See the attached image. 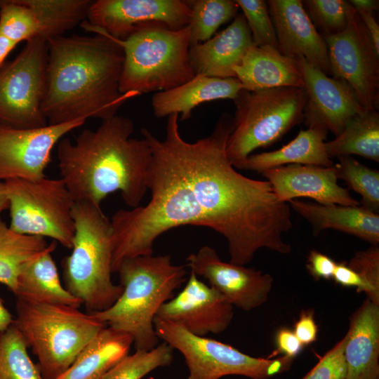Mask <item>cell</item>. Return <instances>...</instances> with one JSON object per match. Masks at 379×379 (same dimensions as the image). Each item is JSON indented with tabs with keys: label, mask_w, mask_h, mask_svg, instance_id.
<instances>
[{
	"label": "cell",
	"mask_w": 379,
	"mask_h": 379,
	"mask_svg": "<svg viewBox=\"0 0 379 379\" xmlns=\"http://www.w3.org/2000/svg\"><path fill=\"white\" fill-rule=\"evenodd\" d=\"M234 118L225 112L212 133L194 142L182 138L178 115L168 117L165 138L141 134L152 150L145 206L112 215V271L126 258L153 255L156 239L182 225L214 230L227 241L230 262L246 265L261 248L291 252L284 234L292 228L291 208L267 180L239 173L226 154Z\"/></svg>",
	"instance_id": "1"
},
{
	"label": "cell",
	"mask_w": 379,
	"mask_h": 379,
	"mask_svg": "<svg viewBox=\"0 0 379 379\" xmlns=\"http://www.w3.org/2000/svg\"><path fill=\"white\" fill-rule=\"evenodd\" d=\"M47 44L41 110L48 125L88 118L103 121L133 98L119 91L124 53L117 39L103 34L62 35Z\"/></svg>",
	"instance_id": "2"
},
{
	"label": "cell",
	"mask_w": 379,
	"mask_h": 379,
	"mask_svg": "<svg viewBox=\"0 0 379 379\" xmlns=\"http://www.w3.org/2000/svg\"><path fill=\"white\" fill-rule=\"evenodd\" d=\"M133 121L115 115L95 130L84 129L72 142L58 143L60 178L75 201L100 206L109 194L120 192L128 206H140L147 191L151 147L142 138H132Z\"/></svg>",
	"instance_id": "3"
},
{
	"label": "cell",
	"mask_w": 379,
	"mask_h": 379,
	"mask_svg": "<svg viewBox=\"0 0 379 379\" xmlns=\"http://www.w3.org/2000/svg\"><path fill=\"white\" fill-rule=\"evenodd\" d=\"M123 291L108 309L91 313L107 326L129 335L136 350H149L159 340L154 320L161 306L185 282L187 270L171 262L169 255H141L119 265Z\"/></svg>",
	"instance_id": "4"
},
{
	"label": "cell",
	"mask_w": 379,
	"mask_h": 379,
	"mask_svg": "<svg viewBox=\"0 0 379 379\" xmlns=\"http://www.w3.org/2000/svg\"><path fill=\"white\" fill-rule=\"evenodd\" d=\"M72 218V253L62 262L64 286L88 313L104 311L123 291L112 280L111 222L100 206L87 201H75Z\"/></svg>",
	"instance_id": "5"
},
{
	"label": "cell",
	"mask_w": 379,
	"mask_h": 379,
	"mask_svg": "<svg viewBox=\"0 0 379 379\" xmlns=\"http://www.w3.org/2000/svg\"><path fill=\"white\" fill-rule=\"evenodd\" d=\"M13 324L37 357L46 379H56L106 326L79 308L17 298Z\"/></svg>",
	"instance_id": "6"
},
{
	"label": "cell",
	"mask_w": 379,
	"mask_h": 379,
	"mask_svg": "<svg viewBox=\"0 0 379 379\" xmlns=\"http://www.w3.org/2000/svg\"><path fill=\"white\" fill-rule=\"evenodd\" d=\"M119 91L132 98L170 90L195 75L188 58V26L171 29L160 24L145 25L124 40Z\"/></svg>",
	"instance_id": "7"
},
{
	"label": "cell",
	"mask_w": 379,
	"mask_h": 379,
	"mask_svg": "<svg viewBox=\"0 0 379 379\" xmlns=\"http://www.w3.org/2000/svg\"><path fill=\"white\" fill-rule=\"evenodd\" d=\"M307 96L303 87L242 89L233 100V129L226 145L232 165L243 169L249 155L267 148L303 121Z\"/></svg>",
	"instance_id": "8"
},
{
	"label": "cell",
	"mask_w": 379,
	"mask_h": 379,
	"mask_svg": "<svg viewBox=\"0 0 379 379\" xmlns=\"http://www.w3.org/2000/svg\"><path fill=\"white\" fill-rule=\"evenodd\" d=\"M10 229L20 234L48 237L71 249L75 203L63 180L13 178L4 181Z\"/></svg>",
	"instance_id": "9"
},
{
	"label": "cell",
	"mask_w": 379,
	"mask_h": 379,
	"mask_svg": "<svg viewBox=\"0 0 379 379\" xmlns=\"http://www.w3.org/2000/svg\"><path fill=\"white\" fill-rule=\"evenodd\" d=\"M159 340L178 350L188 368L187 379H220L237 375L267 379L286 370L291 359H269L246 354L234 347L206 336L191 333L172 322L154 318Z\"/></svg>",
	"instance_id": "10"
},
{
	"label": "cell",
	"mask_w": 379,
	"mask_h": 379,
	"mask_svg": "<svg viewBox=\"0 0 379 379\" xmlns=\"http://www.w3.org/2000/svg\"><path fill=\"white\" fill-rule=\"evenodd\" d=\"M47 40L26 41L19 54L0 68V122L18 128L46 126L41 110L46 91Z\"/></svg>",
	"instance_id": "11"
},
{
	"label": "cell",
	"mask_w": 379,
	"mask_h": 379,
	"mask_svg": "<svg viewBox=\"0 0 379 379\" xmlns=\"http://www.w3.org/2000/svg\"><path fill=\"white\" fill-rule=\"evenodd\" d=\"M323 38L327 46L331 75L347 83L366 109L378 110L379 53L352 6L345 30Z\"/></svg>",
	"instance_id": "12"
},
{
	"label": "cell",
	"mask_w": 379,
	"mask_h": 379,
	"mask_svg": "<svg viewBox=\"0 0 379 379\" xmlns=\"http://www.w3.org/2000/svg\"><path fill=\"white\" fill-rule=\"evenodd\" d=\"M190 14L184 0H97L92 1L81 25L95 34L122 41L150 24L180 29L188 25Z\"/></svg>",
	"instance_id": "13"
},
{
	"label": "cell",
	"mask_w": 379,
	"mask_h": 379,
	"mask_svg": "<svg viewBox=\"0 0 379 379\" xmlns=\"http://www.w3.org/2000/svg\"><path fill=\"white\" fill-rule=\"evenodd\" d=\"M86 121L79 119L34 128H18L0 122V180L46 177L44 172L54 147Z\"/></svg>",
	"instance_id": "14"
},
{
	"label": "cell",
	"mask_w": 379,
	"mask_h": 379,
	"mask_svg": "<svg viewBox=\"0 0 379 379\" xmlns=\"http://www.w3.org/2000/svg\"><path fill=\"white\" fill-rule=\"evenodd\" d=\"M187 266L206 279L234 307L250 311L267 300L274 279L267 273L222 261L217 251L204 246L187 258Z\"/></svg>",
	"instance_id": "15"
},
{
	"label": "cell",
	"mask_w": 379,
	"mask_h": 379,
	"mask_svg": "<svg viewBox=\"0 0 379 379\" xmlns=\"http://www.w3.org/2000/svg\"><path fill=\"white\" fill-rule=\"evenodd\" d=\"M296 58L307 96L303 121L308 128L338 135L352 118L367 109L344 81L329 77L303 58Z\"/></svg>",
	"instance_id": "16"
},
{
	"label": "cell",
	"mask_w": 379,
	"mask_h": 379,
	"mask_svg": "<svg viewBox=\"0 0 379 379\" xmlns=\"http://www.w3.org/2000/svg\"><path fill=\"white\" fill-rule=\"evenodd\" d=\"M233 306L215 288L190 271L185 287L164 303L156 317L178 324L192 334H218L230 326Z\"/></svg>",
	"instance_id": "17"
},
{
	"label": "cell",
	"mask_w": 379,
	"mask_h": 379,
	"mask_svg": "<svg viewBox=\"0 0 379 379\" xmlns=\"http://www.w3.org/2000/svg\"><path fill=\"white\" fill-rule=\"evenodd\" d=\"M267 4L279 50L289 57L303 58L331 75L326 44L307 15L302 1L270 0Z\"/></svg>",
	"instance_id": "18"
},
{
	"label": "cell",
	"mask_w": 379,
	"mask_h": 379,
	"mask_svg": "<svg viewBox=\"0 0 379 379\" xmlns=\"http://www.w3.org/2000/svg\"><path fill=\"white\" fill-rule=\"evenodd\" d=\"M277 197L281 201L299 197L312 199L323 205L359 206L348 190L338 184L333 166L288 164L264 171Z\"/></svg>",
	"instance_id": "19"
},
{
	"label": "cell",
	"mask_w": 379,
	"mask_h": 379,
	"mask_svg": "<svg viewBox=\"0 0 379 379\" xmlns=\"http://www.w3.org/2000/svg\"><path fill=\"white\" fill-rule=\"evenodd\" d=\"M254 45L251 30L241 13L224 30L205 42L190 46L188 58L194 75L235 77L234 68Z\"/></svg>",
	"instance_id": "20"
},
{
	"label": "cell",
	"mask_w": 379,
	"mask_h": 379,
	"mask_svg": "<svg viewBox=\"0 0 379 379\" xmlns=\"http://www.w3.org/2000/svg\"><path fill=\"white\" fill-rule=\"evenodd\" d=\"M234 72L244 89L250 91L304 85L297 58L271 46L249 48Z\"/></svg>",
	"instance_id": "21"
},
{
	"label": "cell",
	"mask_w": 379,
	"mask_h": 379,
	"mask_svg": "<svg viewBox=\"0 0 379 379\" xmlns=\"http://www.w3.org/2000/svg\"><path fill=\"white\" fill-rule=\"evenodd\" d=\"M242 89V84L236 77L195 75L183 84L154 93L152 98L153 113L158 118L180 114V120L185 121L198 105L217 100H233Z\"/></svg>",
	"instance_id": "22"
},
{
	"label": "cell",
	"mask_w": 379,
	"mask_h": 379,
	"mask_svg": "<svg viewBox=\"0 0 379 379\" xmlns=\"http://www.w3.org/2000/svg\"><path fill=\"white\" fill-rule=\"evenodd\" d=\"M346 335L345 379L379 378V305L367 298L353 314Z\"/></svg>",
	"instance_id": "23"
},
{
	"label": "cell",
	"mask_w": 379,
	"mask_h": 379,
	"mask_svg": "<svg viewBox=\"0 0 379 379\" xmlns=\"http://www.w3.org/2000/svg\"><path fill=\"white\" fill-rule=\"evenodd\" d=\"M288 204L311 225L314 235L331 229L378 245L379 215L361 206L323 205L297 199Z\"/></svg>",
	"instance_id": "24"
},
{
	"label": "cell",
	"mask_w": 379,
	"mask_h": 379,
	"mask_svg": "<svg viewBox=\"0 0 379 379\" xmlns=\"http://www.w3.org/2000/svg\"><path fill=\"white\" fill-rule=\"evenodd\" d=\"M56 244L52 241L45 251L23 265L14 294L17 298L29 302L79 308L82 305L81 300L72 295L61 283L51 254Z\"/></svg>",
	"instance_id": "25"
},
{
	"label": "cell",
	"mask_w": 379,
	"mask_h": 379,
	"mask_svg": "<svg viewBox=\"0 0 379 379\" xmlns=\"http://www.w3.org/2000/svg\"><path fill=\"white\" fill-rule=\"evenodd\" d=\"M133 343L129 335L105 326L84 347L68 369L56 379H102L128 354Z\"/></svg>",
	"instance_id": "26"
},
{
	"label": "cell",
	"mask_w": 379,
	"mask_h": 379,
	"mask_svg": "<svg viewBox=\"0 0 379 379\" xmlns=\"http://www.w3.org/2000/svg\"><path fill=\"white\" fill-rule=\"evenodd\" d=\"M327 134L319 128L300 130L294 139L278 149L249 155L243 169L262 173L288 164L333 166L325 148Z\"/></svg>",
	"instance_id": "27"
},
{
	"label": "cell",
	"mask_w": 379,
	"mask_h": 379,
	"mask_svg": "<svg viewBox=\"0 0 379 379\" xmlns=\"http://www.w3.org/2000/svg\"><path fill=\"white\" fill-rule=\"evenodd\" d=\"M330 159L353 154L379 162V113L366 110L352 118L343 131L325 142Z\"/></svg>",
	"instance_id": "28"
},
{
	"label": "cell",
	"mask_w": 379,
	"mask_h": 379,
	"mask_svg": "<svg viewBox=\"0 0 379 379\" xmlns=\"http://www.w3.org/2000/svg\"><path fill=\"white\" fill-rule=\"evenodd\" d=\"M44 237L18 234L0 217V283L15 293L23 265L49 246Z\"/></svg>",
	"instance_id": "29"
},
{
	"label": "cell",
	"mask_w": 379,
	"mask_h": 379,
	"mask_svg": "<svg viewBox=\"0 0 379 379\" xmlns=\"http://www.w3.org/2000/svg\"><path fill=\"white\" fill-rule=\"evenodd\" d=\"M191 14L188 24L190 46L214 36L218 29L235 18L239 6L232 0L187 1Z\"/></svg>",
	"instance_id": "30"
},
{
	"label": "cell",
	"mask_w": 379,
	"mask_h": 379,
	"mask_svg": "<svg viewBox=\"0 0 379 379\" xmlns=\"http://www.w3.org/2000/svg\"><path fill=\"white\" fill-rule=\"evenodd\" d=\"M27 348L13 324L0 332V379H46L29 357Z\"/></svg>",
	"instance_id": "31"
},
{
	"label": "cell",
	"mask_w": 379,
	"mask_h": 379,
	"mask_svg": "<svg viewBox=\"0 0 379 379\" xmlns=\"http://www.w3.org/2000/svg\"><path fill=\"white\" fill-rule=\"evenodd\" d=\"M337 158L338 163L334 164L337 178L344 180L350 189L361 195V206L378 214L379 171L364 165L352 156Z\"/></svg>",
	"instance_id": "32"
},
{
	"label": "cell",
	"mask_w": 379,
	"mask_h": 379,
	"mask_svg": "<svg viewBox=\"0 0 379 379\" xmlns=\"http://www.w3.org/2000/svg\"><path fill=\"white\" fill-rule=\"evenodd\" d=\"M173 349L165 343L152 350H136L114 365L102 379H141L154 369L170 365Z\"/></svg>",
	"instance_id": "33"
},
{
	"label": "cell",
	"mask_w": 379,
	"mask_h": 379,
	"mask_svg": "<svg viewBox=\"0 0 379 379\" xmlns=\"http://www.w3.org/2000/svg\"><path fill=\"white\" fill-rule=\"evenodd\" d=\"M302 6L322 36L339 34L346 28L352 6L345 0H305Z\"/></svg>",
	"instance_id": "34"
},
{
	"label": "cell",
	"mask_w": 379,
	"mask_h": 379,
	"mask_svg": "<svg viewBox=\"0 0 379 379\" xmlns=\"http://www.w3.org/2000/svg\"><path fill=\"white\" fill-rule=\"evenodd\" d=\"M246 20L255 46H271L279 49L274 27L266 1L236 0Z\"/></svg>",
	"instance_id": "35"
},
{
	"label": "cell",
	"mask_w": 379,
	"mask_h": 379,
	"mask_svg": "<svg viewBox=\"0 0 379 379\" xmlns=\"http://www.w3.org/2000/svg\"><path fill=\"white\" fill-rule=\"evenodd\" d=\"M346 340L345 335L302 379H345L347 365L344 350Z\"/></svg>",
	"instance_id": "36"
},
{
	"label": "cell",
	"mask_w": 379,
	"mask_h": 379,
	"mask_svg": "<svg viewBox=\"0 0 379 379\" xmlns=\"http://www.w3.org/2000/svg\"><path fill=\"white\" fill-rule=\"evenodd\" d=\"M347 265L364 281L379 291L378 245H372L366 250L356 252Z\"/></svg>",
	"instance_id": "37"
},
{
	"label": "cell",
	"mask_w": 379,
	"mask_h": 379,
	"mask_svg": "<svg viewBox=\"0 0 379 379\" xmlns=\"http://www.w3.org/2000/svg\"><path fill=\"white\" fill-rule=\"evenodd\" d=\"M332 278L342 286L356 287L358 291L365 292L368 299L379 305V291L364 281L347 263L337 262Z\"/></svg>",
	"instance_id": "38"
},
{
	"label": "cell",
	"mask_w": 379,
	"mask_h": 379,
	"mask_svg": "<svg viewBox=\"0 0 379 379\" xmlns=\"http://www.w3.org/2000/svg\"><path fill=\"white\" fill-rule=\"evenodd\" d=\"M336 263L328 255L317 250H312L307 256L306 267L315 279H330L333 277Z\"/></svg>",
	"instance_id": "39"
},
{
	"label": "cell",
	"mask_w": 379,
	"mask_h": 379,
	"mask_svg": "<svg viewBox=\"0 0 379 379\" xmlns=\"http://www.w3.org/2000/svg\"><path fill=\"white\" fill-rule=\"evenodd\" d=\"M302 345L314 343L317 339V326L310 312H302L296 321L293 331Z\"/></svg>",
	"instance_id": "40"
},
{
	"label": "cell",
	"mask_w": 379,
	"mask_h": 379,
	"mask_svg": "<svg viewBox=\"0 0 379 379\" xmlns=\"http://www.w3.org/2000/svg\"><path fill=\"white\" fill-rule=\"evenodd\" d=\"M276 344L278 351L289 359L297 356L303 346L294 332L288 328H281L277 332Z\"/></svg>",
	"instance_id": "41"
},
{
	"label": "cell",
	"mask_w": 379,
	"mask_h": 379,
	"mask_svg": "<svg viewBox=\"0 0 379 379\" xmlns=\"http://www.w3.org/2000/svg\"><path fill=\"white\" fill-rule=\"evenodd\" d=\"M378 53H379V26L373 14L357 12Z\"/></svg>",
	"instance_id": "42"
},
{
	"label": "cell",
	"mask_w": 379,
	"mask_h": 379,
	"mask_svg": "<svg viewBox=\"0 0 379 379\" xmlns=\"http://www.w3.org/2000/svg\"><path fill=\"white\" fill-rule=\"evenodd\" d=\"M348 1L357 12L373 14L379 8L378 0H350Z\"/></svg>",
	"instance_id": "43"
},
{
	"label": "cell",
	"mask_w": 379,
	"mask_h": 379,
	"mask_svg": "<svg viewBox=\"0 0 379 379\" xmlns=\"http://www.w3.org/2000/svg\"><path fill=\"white\" fill-rule=\"evenodd\" d=\"M13 321L14 319L11 313L6 308L3 299L0 296V332L8 328L13 324Z\"/></svg>",
	"instance_id": "44"
},
{
	"label": "cell",
	"mask_w": 379,
	"mask_h": 379,
	"mask_svg": "<svg viewBox=\"0 0 379 379\" xmlns=\"http://www.w3.org/2000/svg\"><path fill=\"white\" fill-rule=\"evenodd\" d=\"M16 46V44L0 34V68L4 65L6 57Z\"/></svg>",
	"instance_id": "45"
},
{
	"label": "cell",
	"mask_w": 379,
	"mask_h": 379,
	"mask_svg": "<svg viewBox=\"0 0 379 379\" xmlns=\"http://www.w3.org/2000/svg\"><path fill=\"white\" fill-rule=\"evenodd\" d=\"M8 208L5 183L0 180V213Z\"/></svg>",
	"instance_id": "46"
},
{
	"label": "cell",
	"mask_w": 379,
	"mask_h": 379,
	"mask_svg": "<svg viewBox=\"0 0 379 379\" xmlns=\"http://www.w3.org/2000/svg\"><path fill=\"white\" fill-rule=\"evenodd\" d=\"M378 379H379V378H378Z\"/></svg>",
	"instance_id": "47"
}]
</instances>
